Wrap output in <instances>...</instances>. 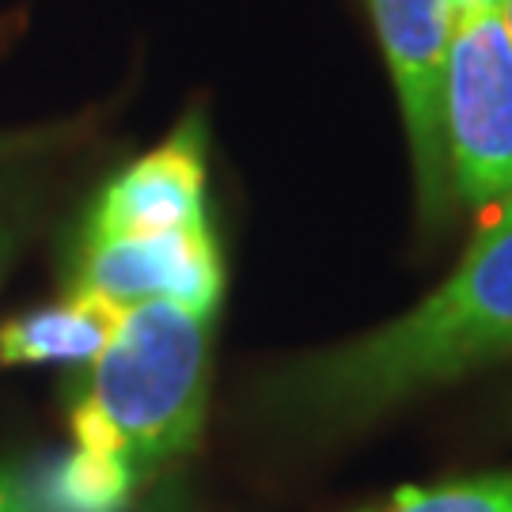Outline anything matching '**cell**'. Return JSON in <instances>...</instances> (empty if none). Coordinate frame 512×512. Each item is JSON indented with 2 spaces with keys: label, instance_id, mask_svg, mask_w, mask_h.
I'll use <instances>...</instances> for the list:
<instances>
[{
  "label": "cell",
  "instance_id": "obj_1",
  "mask_svg": "<svg viewBox=\"0 0 512 512\" xmlns=\"http://www.w3.org/2000/svg\"><path fill=\"white\" fill-rule=\"evenodd\" d=\"M505 357H512V194L486 205V224L440 289L384 327L277 372L266 410L308 433L357 429Z\"/></svg>",
  "mask_w": 512,
  "mask_h": 512
},
{
  "label": "cell",
  "instance_id": "obj_2",
  "mask_svg": "<svg viewBox=\"0 0 512 512\" xmlns=\"http://www.w3.org/2000/svg\"><path fill=\"white\" fill-rule=\"evenodd\" d=\"M209 323L167 300L122 311V323L84 365L73 399V440L114 452L141 482L194 452L209 391Z\"/></svg>",
  "mask_w": 512,
  "mask_h": 512
},
{
  "label": "cell",
  "instance_id": "obj_3",
  "mask_svg": "<svg viewBox=\"0 0 512 512\" xmlns=\"http://www.w3.org/2000/svg\"><path fill=\"white\" fill-rule=\"evenodd\" d=\"M444 148L463 205L512 194V38L501 8L459 12L444 73Z\"/></svg>",
  "mask_w": 512,
  "mask_h": 512
},
{
  "label": "cell",
  "instance_id": "obj_4",
  "mask_svg": "<svg viewBox=\"0 0 512 512\" xmlns=\"http://www.w3.org/2000/svg\"><path fill=\"white\" fill-rule=\"evenodd\" d=\"M368 12L399 92L421 220L425 228H440L456 209L444 148V73L456 8L452 0H368Z\"/></svg>",
  "mask_w": 512,
  "mask_h": 512
},
{
  "label": "cell",
  "instance_id": "obj_5",
  "mask_svg": "<svg viewBox=\"0 0 512 512\" xmlns=\"http://www.w3.org/2000/svg\"><path fill=\"white\" fill-rule=\"evenodd\" d=\"M69 293L122 311L167 300L213 315L224 296V258L213 224L148 236H80Z\"/></svg>",
  "mask_w": 512,
  "mask_h": 512
},
{
  "label": "cell",
  "instance_id": "obj_6",
  "mask_svg": "<svg viewBox=\"0 0 512 512\" xmlns=\"http://www.w3.org/2000/svg\"><path fill=\"white\" fill-rule=\"evenodd\" d=\"M205 224V122L190 114L164 145L122 167L95 194L80 236H148Z\"/></svg>",
  "mask_w": 512,
  "mask_h": 512
},
{
  "label": "cell",
  "instance_id": "obj_7",
  "mask_svg": "<svg viewBox=\"0 0 512 512\" xmlns=\"http://www.w3.org/2000/svg\"><path fill=\"white\" fill-rule=\"evenodd\" d=\"M122 323V308L69 293L0 323V365H88Z\"/></svg>",
  "mask_w": 512,
  "mask_h": 512
},
{
  "label": "cell",
  "instance_id": "obj_8",
  "mask_svg": "<svg viewBox=\"0 0 512 512\" xmlns=\"http://www.w3.org/2000/svg\"><path fill=\"white\" fill-rule=\"evenodd\" d=\"M141 478L122 456L76 444L46 471L38 486L42 512H126Z\"/></svg>",
  "mask_w": 512,
  "mask_h": 512
},
{
  "label": "cell",
  "instance_id": "obj_9",
  "mask_svg": "<svg viewBox=\"0 0 512 512\" xmlns=\"http://www.w3.org/2000/svg\"><path fill=\"white\" fill-rule=\"evenodd\" d=\"M361 512H512V471L403 486Z\"/></svg>",
  "mask_w": 512,
  "mask_h": 512
},
{
  "label": "cell",
  "instance_id": "obj_10",
  "mask_svg": "<svg viewBox=\"0 0 512 512\" xmlns=\"http://www.w3.org/2000/svg\"><path fill=\"white\" fill-rule=\"evenodd\" d=\"M0 512H27L23 501V486L12 471H0Z\"/></svg>",
  "mask_w": 512,
  "mask_h": 512
},
{
  "label": "cell",
  "instance_id": "obj_11",
  "mask_svg": "<svg viewBox=\"0 0 512 512\" xmlns=\"http://www.w3.org/2000/svg\"><path fill=\"white\" fill-rule=\"evenodd\" d=\"M12 247H16V224H12V217L0 205V274H4V266L12 258Z\"/></svg>",
  "mask_w": 512,
  "mask_h": 512
},
{
  "label": "cell",
  "instance_id": "obj_12",
  "mask_svg": "<svg viewBox=\"0 0 512 512\" xmlns=\"http://www.w3.org/2000/svg\"><path fill=\"white\" fill-rule=\"evenodd\" d=\"M452 8L459 12H475V8H501V0H452Z\"/></svg>",
  "mask_w": 512,
  "mask_h": 512
},
{
  "label": "cell",
  "instance_id": "obj_13",
  "mask_svg": "<svg viewBox=\"0 0 512 512\" xmlns=\"http://www.w3.org/2000/svg\"><path fill=\"white\" fill-rule=\"evenodd\" d=\"M501 19H505V31L512 38V0H501Z\"/></svg>",
  "mask_w": 512,
  "mask_h": 512
}]
</instances>
